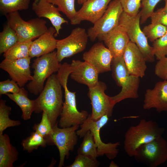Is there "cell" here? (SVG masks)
Wrapping results in <instances>:
<instances>
[{
	"label": "cell",
	"mask_w": 167,
	"mask_h": 167,
	"mask_svg": "<svg viewBox=\"0 0 167 167\" xmlns=\"http://www.w3.org/2000/svg\"><path fill=\"white\" fill-rule=\"evenodd\" d=\"M111 69L113 79L117 85L122 87L120 93L111 96L115 104L125 99L138 98L140 78L129 73L123 56L113 58Z\"/></svg>",
	"instance_id": "3957f363"
},
{
	"label": "cell",
	"mask_w": 167,
	"mask_h": 167,
	"mask_svg": "<svg viewBox=\"0 0 167 167\" xmlns=\"http://www.w3.org/2000/svg\"><path fill=\"white\" fill-rule=\"evenodd\" d=\"M142 0H121L123 11L131 16H136L139 12Z\"/></svg>",
	"instance_id": "8d00e7d4"
},
{
	"label": "cell",
	"mask_w": 167,
	"mask_h": 167,
	"mask_svg": "<svg viewBox=\"0 0 167 167\" xmlns=\"http://www.w3.org/2000/svg\"><path fill=\"white\" fill-rule=\"evenodd\" d=\"M111 0H87L70 20L73 25L79 24L83 21L94 24L103 15Z\"/></svg>",
	"instance_id": "9a60e30c"
},
{
	"label": "cell",
	"mask_w": 167,
	"mask_h": 167,
	"mask_svg": "<svg viewBox=\"0 0 167 167\" xmlns=\"http://www.w3.org/2000/svg\"><path fill=\"white\" fill-rule=\"evenodd\" d=\"M103 41L113 58L123 56L130 40L125 30L118 25L107 34L99 38Z\"/></svg>",
	"instance_id": "44dd1931"
},
{
	"label": "cell",
	"mask_w": 167,
	"mask_h": 167,
	"mask_svg": "<svg viewBox=\"0 0 167 167\" xmlns=\"http://www.w3.org/2000/svg\"><path fill=\"white\" fill-rule=\"evenodd\" d=\"M162 0H142L141 10L139 12L140 15V24L145 23L150 18L156 5Z\"/></svg>",
	"instance_id": "836d02e7"
},
{
	"label": "cell",
	"mask_w": 167,
	"mask_h": 167,
	"mask_svg": "<svg viewBox=\"0 0 167 167\" xmlns=\"http://www.w3.org/2000/svg\"><path fill=\"white\" fill-rule=\"evenodd\" d=\"M6 101L1 99L0 101V135L8 127L18 126L21 124L19 121L13 120L9 118L11 107L6 105Z\"/></svg>",
	"instance_id": "83f0119b"
},
{
	"label": "cell",
	"mask_w": 167,
	"mask_h": 167,
	"mask_svg": "<svg viewBox=\"0 0 167 167\" xmlns=\"http://www.w3.org/2000/svg\"><path fill=\"white\" fill-rule=\"evenodd\" d=\"M123 11L121 0L111 1L102 16L88 29V38L94 41L113 30L118 25Z\"/></svg>",
	"instance_id": "30bf717a"
},
{
	"label": "cell",
	"mask_w": 167,
	"mask_h": 167,
	"mask_svg": "<svg viewBox=\"0 0 167 167\" xmlns=\"http://www.w3.org/2000/svg\"><path fill=\"white\" fill-rule=\"evenodd\" d=\"M83 3L87 1V0H82Z\"/></svg>",
	"instance_id": "ee69618b"
},
{
	"label": "cell",
	"mask_w": 167,
	"mask_h": 167,
	"mask_svg": "<svg viewBox=\"0 0 167 167\" xmlns=\"http://www.w3.org/2000/svg\"><path fill=\"white\" fill-rule=\"evenodd\" d=\"M165 1V4L164 8L167 10V0H164Z\"/></svg>",
	"instance_id": "b9f144b4"
},
{
	"label": "cell",
	"mask_w": 167,
	"mask_h": 167,
	"mask_svg": "<svg viewBox=\"0 0 167 167\" xmlns=\"http://www.w3.org/2000/svg\"><path fill=\"white\" fill-rule=\"evenodd\" d=\"M164 129L152 120L141 119L136 125L131 126L125 135L124 148L130 157H135L141 145L162 136Z\"/></svg>",
	"instance_id": "7a4b0ae2"
},
{
	"label": "cell",
	"mask_w": 167,
	"mask_h": 167,
	"mask_svg": "<svg viewBox=\"0 0 167 167\" xmlns=\"http://www.w3.org/2000/svg\"><path fill=\"white\" fill-rule=\"evenodd\" d=\"M139 12L135 16H131L123 11L119 20V24L126 32L130 41L135 43L144 56L146 62L154 61L153 48L148 41L147 38L140 28Z\"/></svg>",
	"instance_id": "ba28073f"
},
{
	"label": "cell",
	"mask_w": 167,
	"mask_h": 167,
	"mask_svg": "<svg viewBox=\"0 0 167 167\" xmlns=\"http://www.w3.org/2000/svg\"><path fill=\"white\" fill-rule=\"evenodd\" d=\"M47 144H48L47 140L35 131L31 132L30 135L23 139L21 143L23 150L29 153L37 149L40 146L45 147Z\"/></svg>",
	"instance_id": "f1b7e54d"
},
{
	"label": "cell",
	"mask_w": 167,
	"mask_h": 167,
	"mask_svg": "<svg viewBox=\"0 0 167 167\" xmlns=\"http://www.w3.org/2000/svg\"><path fill=\"white\" fill-rule=\"evenodd\" d=\"M33 129L34 131L41 135L48 141L49 135L53 131V128L46 112H43L41 122L35 124L33 127Z\"/></svg>",
	"instance_id": "d6a6232c"
},
{
	"label": "cell",
	"mask_w": 167,
	"mask_h": 167,
	"mask_svg": "<svg viewBox=\"0 0 167 167\" xmlns=\"http://www.w3.org/2000/svg\"><path fill=\"white\" fill-rule=\"evenodd\" d=\"M31 58L29 56L13 60L4 59L0 64V68L7 72L20 87H23L33 79L30 69Z\"/></svg>",
	"instance_id": "5bb4252c"
},
{
	"label": "cell",
	"mask_w": 167,
	"mask_h": 167,
	"mask_svg": "<svg viewBox=\"0 0 167 167\" xmlns=\"http://www.w3.org/2000/svg\"><path fill=\"white\" fill-rule=\"evenodd\" d=\"M83 138V141L77 151L78 154L96 159L98 156L97 149L91 131L88 130Z\"/></svg>",
	"instance_id": "d4e9b609"
},
{
	"label": "cell",
	"mask_w": 167,
	"mask_h": 167,
	"mask_svg": "<svg viewBox=\"0 0 167 167\" xmlns=\"http://www.w3.org/2000/svg\"><path fill=\"white\" fill-rule=\"evenodd\" d=\"M69 75L62 73L58 78L64 90L65 101L60 115L58 125L60 128H66L82 124L87 119L89 114L86 110L81 112L77 109L76 92L70 91L67 87Z\"/></svg>",
	"instance_id": "5b68a950"
},
{
	"label": "cell",
	"mask_w": 167,
	"mask_h": 167,
	"mask_svg": "<svg viewBox=\"0 0 167 167\" xmlns=\"http://www.w3.org/2000/svg\"><path fill=\"white\" fill-rule=\"evenodd\" d=\"M6 95L20 107L22 112V118L23 119L26 120L31 118L35 110V100L28 97V92L23 87L21 88L17 93H7Z\"/></svg>",
	"instance_id": "cb8c5ba5"
},
{
	"label": "cell",
	"mask_w": 167,
	"mask_h": 167,
	"mask_svg": "<svg viewBox=\"0 0 167 167\" xmlns=\"http://www.w3.org/2000/svg\"><path fill=\"white\" fill-rule=\"evenodd\" d=\"M71 72V78L76 82L87 85L88 88L96 86L99 73L91 64L86 61L72 60L70 64Z\"/></svg>",
	"instance_id": "ac0fdd59"
},
{
	"label": "cell",
	"mask_w": 167,
	"mask_h": 167,
	"mask_svg": "<svg viewBox=\"0 0 167 167\" xmlns=\"http://www.w3.org/2000/svg\"><path fill=\"white\" fill-rule=\"evenodd\" d=\"M100 165L96 159H93L84 155L78 154L74 162L66 167H97Z\"/></svg>",
	"instance_id": "d590c367"
},
{
	"label": "cell",
	"mask_w": 167,
	"mask_h": 167,
	"mask_svg": "<svg viewBox=\"0 0 167 167\" xmlns=\"http://www.w3.org/2000/svg\"><path fill=\"white\" fill-rule=\"evenodd\" d=\"M79 125L66 128H59L58 122L52 127L53 131L48 139L49 144L55 145L59 153L58 167L64 166L65 158L68 159L70 152L73 151L79 137L77 131Z\"/></svg>",
	"instance_id": "9c48e42d"
},
{
	"label": "cell",
	"mask_w": 167,
	"mask_h": 167,
	"mask_svg": "<svg viewBox=\"0 0 167 167\" xmlns=\"http://www.w3.org/2000/svg\"><path fill=\"white\" fill-rule=\"evenodd\" d=\"M154 53L156 59L160 60L167 55V32L156 39L152 44Z\"/></svg>",
	"instance_id": "e575fe53"
},
{
	"label": "cell",
	"mask_w": 167,
	"mask_h": 167,
	"mask_svg": "<svg viewBox=\"0 0 167 167\" xmlns=\"http://www.w3.org/2000/svg\"><path fill=\"white\" fill-rule=\"evenodd\" d=\"M19 152L10 143L6 134L0 135V167H13L18 159Z\"/></svg>",
	"instance_id": "603a6c76"
},
{
	"label": "cell",
	"mask_w": 167,
	"mask_h": 167,
	"mask_svg": "<svg viewBox=\"0 0 167 167\" xmlns=\"http://www.w3.org/2000/svg\"><path fill=\"white\" fill-rule=\"evenodd\" d=\"M142 31L147 38L153 42L167 33V27L161 24L151 23L145 26Z\"/></svg>",
	"instance_id": "4dcf8cb0"
},
{
	"label": "cell",
	"mask_w": 167,
	"mask_h": 167,
	"mask_svg": "<svg viewBox=\"0 0 167 167\" xmlns=\"http://www.w3.org/2000/svg\"><path fill=\"white\" fill-rule=\"evenodd\" d=\"M139 162L156 167L167 161V142L162 136L140 146L134 157Z\"/></svg>",
	"instance_id": "7c38bea8"
},
{
	"label": "cell",
	"mask_w": 167,
	"mask_h": 167,
	"mask_svg": "<svg viewBox=\"0 0 167 167\" xmlns=\"http://www.w3.org/2000/svg\"><path fill=\"white\" fill-rule=\"evenodd\" d=\"M31 0H0V11L6 15L9 13L28 9Z\"/></svg>",
	"instance_id": "f546056e"
},
{
	"label": "cell",
	"mask_w": 167,
	"mask_h": 167,
	"mask_svg": "<svg viewBox=\"0 0 167 167\" xmlns=\"http://www.w3.org/2000/svg\"><path fill=\"white\" fill-rule=\"evenodd\" d=\"M106 88V84L101 81L96 86L89 88L88 96L92 106V112L90 114L93 120H97L106 115L109 117L112 116L115 104L111 96L105 93Z\"/></svg>",
	"instance_id": "4fadbf2b"
},
{
	"label": "cell",
	"mask_w": 167,
	"mask_h": 167,
	"mask_svg": "<svg viewBox=\"0 0 167 167\" xmlns=\"http://www.w3.org/2000/svg\"><path fill=\"white\" fill-rule=\"evenodd\" d=\"M109 167H118V165L113 161H112L110 163L109 165Z\"/></svg>",
	"instance_id": "60d3db41"
},
{
	"label": "cell",
	"mask_w": 167,
	"mask_h": 167,
	"mask_svg": "<svg viewBox=\"0 0 167 167\" xmlns=\"http://www.w3.org/2000/svg\"><path fill=\"white\" fill-rule=\"evenodd\" d=\"M143 108L155 109L158 112H167V80L158 82L152 89L146 90Z\"/></svg>",
	"instance_id": "e0dca14e"
},
{
	"label": "cell",
	"mask_w": 167,
	"mask_h": 167,
	"mask_svg": "<svg viewBox=\"0 0 167 167\" xmlns=\"http://www.w3.org/2000/svg\"><path fill=\"white\" fill-rule=\"evenodd\" d=\"M78 0V4H83L82 0Z\"/></svg>",
	"instance_id": "7bdbcfd3"
},
{
	"label": "cell",
	"mask_w": 167,
	"mask_h": 167,
	"mask_svg": "<svg viewBox=\"0 0 167 167\" xmlns=\"http://www.w3.org/2000/svg\"><path fill=\"white\" fill-rule=\"evenodd\" d=\"M88 38L85 29L78 27L73 29L66 37L58 40L56 53L59 62L84 51L86 47Z\"/></svg>",
	"instance_id": "8fae6325"
},
{
	"label": "cell",
	"mask_w": 167,
	"mask_h": 167,
	"mask_svg": "<svg viewBox=\"0 0 167 167\" xmlns=\"http://www.w3.org/2000/svg\"><path fill=\"white\" fill-rule=\"evenodd\" d=\"M59 62L56 52L54 51L35 59L32 65L34 69L33 79L27 85L28 91L35 95L40 94L45 80L59 70L61 65Z\"/></svg>",
	"instance_id": "277c9868"
},
{
	"label": "cell",
	"mask_w": 167,
	"mask_h": 167,
	"mask_svg": "<svg viewBox=\"0 0 167 167\" xmlns=\"http://www.w3.org/2000/svg\"><path fill=\"white\" fill-rule=\"evenodd\" d=\"M18 42L16 32L7 23L0 33V54L4 53Z\"/></svg>",
	"instance_id": "484cf974"
},
{
	"label": "cell",
	"mask_w": 167,
	"mask_h": 167,
	"mask_svg": "<svg viewBox=\"0 0 167 167\" xmlns=\"http://www.w3.org/2000/svg\"><path fill=\"white\" fill-rule=\"evenodd\" d=\"M20 88L16 82L12 79L2 81L0 82V95L16 93L19 91Z\"/></svg>",
	"instance_id": "74e56055"
},
{
	"label": "cell",
	"mask_w": 167,
	"mask_h": 167,
	"mask_svg": "<svg viewBox=\"0 0 167 167\" xmlns=\"http://www.w3.org/2000/svg\"><path fill=\"white\" fill-rule=\"evenodd\" d=\"M123 56L126 67L131 75L141 78L144 76L147 68L146 61L135 43L130 41Z\"/></svg>",
	"instance_id": "d6986e66"
},
{
	"label": "cell",
	"mask_w": 167,
	"mask_h": 167,
	"mask_svg": "<svg viewBox=\"0 0 167 167\" xmlns=\"http://www.w3.org/2000/svg\"><path fill=\"white\" fill-rule=\"evenodd\" d=\"M5 15L7 23L15 31L19 42L32 41L46 32L48 28L45 20L38 17L25 21L20 16L19 11Z\"/></svg>",
	"instance_id": "8992f818"
},
{
	"label": "cell",
	"mask_w": 167,
	"mask_h": 167,
	"mask_svg": "<svg viewBox=\"0 0 167 167\" xmlns=\"http://www.w3.org/2000/svg\"><path fill=\"white\" fill-rule=\"evenodd\" d=\"M113 58L110 51L102 42L95 43L83 55V59L92 66L99 74L111 70Z\"/></svg>",
	"instance_id": "2e32d148"
},
{
	"label": "cell",
	"mask_w": 167,
	"mask_h": 167,
	"mask_svg": "<svg viewBox=\"0 0 167 167\" xmlns=\"http://www.w3.org/2000/svg\"><path fill=\"white\" fill-rule=\"evenodd\" d=\"M56 6L60 11L71 20L75 15L76 11L75 6V0H46Z\"/></svg>",
	"instance_id": "1f68e13d"
},
{
	"label": "cell",
	"mask_w": 167,
	"mask_h": 167,
	"mask_svg": "<svg viewBox=\"0 0 167 167\" xmlns=\"http://www.w3.org/2000/svg\"><path fill=\"white\" fill-rule=\"evenodd\" d=\"M155 74L164 80H167V57L158 60L155 66Z\"/></svg>",
	"instance_id": "ab89813d"
},
{
	"label": "cell",
	"mask_w": 167,
	"mask_h": 167,
	"mask_svg": "<svg viewBox=\"0 0 167 167\" xmlns=\"http://www.w3.org/2000/svg\"><path fill=\"white\" fill-rule=\"evenodd\" d=\"M56 30L49 27L47 31L32 41L29 50V56L31 58L39 57L54 51L56 49L58 40L55 38Z\"/></svg>",
	"instance_id": "7402d4cb"
},
{
	"label": "cell",
	"mask_w": 167,
	"mask_h": 167,
	"mask_svg": "<svg viewBox=\"0 0 167 167\" xmlns=\"http://www.w3.org/2000/svg\"><path fill=\"white\" fill-rule=\"evenodd\" d=\"M33 41L18 42L3 54L4 59L13 60L29 57V50Z\"/></svg>",
	"instance_id": "4316f807"
},
{
	"label": "cell",
	"mask_w": 167,
	"mask_h": 167,
	"mask_svg": "<svg viewBox=\"0 0 167 167\" xmlns=\"http://www.w3.org/2000/svg\"><path fill=\"white\" fill-rule=\"evenodd\" d=\"M150 18L151 23L161 24L167 27V10L164 7L154 11Z\"/></svg>",
	"instance_id": "f35d334b"
},
{
	"label": "cell",
	"mask_w": 167,
	"mask_h": 167,
	"mask_svg": "<svg viewBox=\"0 0 167 167\" xmlns=\"http://www.w3.org/2000/svg\"><path fill=\"white\" fill-rule=\"evenodd\" d=\"M32 9L38 18H45L50 20L56 30L55 37L59 35L62 24L68 23V21L60 13L58 8L46 0H34Z\"/></svg>",
	"instance_id": "ffe728a7"
},
{
	"label": "cell",
	"mask_w": 167,
	"mask_h": 167,
	"mask_svg": "<svg viewBox=\"0 0 167 167\" xmlns=\"http://www.w3.org/2000/svg\"><path fill=\"white\" fill-rule=\"evenodd\" d=\"M62 87L57 74H53L47 79L43 90L34 100V112L37 113L46 112L52 127L58 122L62 109Z\"/></svg>",
	"instance_id": "6da1fadb"
},
{
	"label": "cell",
	"mask_w": 167,
	"mask_h": 167,
	"mask_svg": "<svg viewBox=\"0 0 167 167\" xmlns=\"http://www.w3.org/2000/svg\"><path fill=\"white\" fill-rule=\"evenodd\" d=\"M109 117L107 115L101 117L99 119H92L89 114L86 121L80 125V129L77 131V135L81 138L83 137L86 132L90 130L92 132L97 147L98 156L105 155L110 160L115 158L119 152L118 148L120 145L119 142L105 143L101 139L100 135L101 129L108 122Z\"/></svg>",
	"instance_id": "52a82bcc"
}]
</instances>
